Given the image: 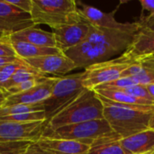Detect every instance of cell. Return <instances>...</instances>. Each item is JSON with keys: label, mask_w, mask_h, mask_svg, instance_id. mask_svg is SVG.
<instances>
[{"label": "cell", "mask_w": 154, "mask_h": 154, "mask_svg": "<svg viewBox=\"0 0 154 154\" xmlns=\"http://www.w3.org/2000/svg\"><path fill=\"white\" fill-rule=\"evenodd\" d=\"M136 32L94 27L88 37L64 54L84 69L123 54L132 44Z\"/></svg>", "instance_id": "obj_1"}, {"label": "cell", "mask_w": 154, "mask_h": 154, "mask_svg": "<svg viewBox=\"0 0 154 154\" xmlns=\"http://www.w3.org/2000/svg\"><path fill=\"white\" fill-rule=\"evenodd\" d=\"M104 106V118L112 131L121 138H126L149 129L152 106H130L114 103L100 97Z\"/></svg>", "instance_id": "obj_2"}, {"label": "cell", "mask_w": 154, "mask_h": 154, "mask_svg": "<svg viewBox=\"0 0 154 154\" xmlns=\"http://www.w3.org/2000/svg\"><path fill=\"white\" fill-rule=\"evenodd\" d=\"M104 106L94 89L86 88L72 103L55 116L43 131H52L60 127L104 118Z\"/></svg>", "instance_id": "obj_3"}, {"label": "cell", "mask_w": 154, "mask_h": 154, "mask_svg": "<svg viewBox=\"0 0 154 154\" xmlns=\"http://www.w3.org/2000/svg\"><path fill=\"white\" fill-rule=\"evenodd\" d=\"M79 14L73 0H32L31 17L34 25L45 24L52 30L64 25Z\"/></svg>", "instance_id": "obj_4"}, {"label": "cell", "mask_w": 154, "mask_h": 154, "mask_svg": "<svg viewBox=\"0 0 154 154\" xmlns=\"http://www.w3.org/2000/svg\"><path fill=\"white\" fill-rule=\"evenodd\" d=\"M83 80L84 71L59 78L51 96L43 102L45 125L86 89Z\"/></svg>", "instance_id": "obj_5"}, {"label": "cell", "mask_w": 154, "mask_h": 154, "mask_svg": "<svg viewBox=\"0 0 154 154\" xmlns=\"http://www.w3.org/2000/svg\"><path fill=\"white\" fill-rule=\"evenodd\" d=\"M138 59L125 51L118 58L92 65L84 69L83 85L86 88L95 89L99 86L118 79Z\"/></svg>", "instance_id": "obj_6"}, {"label": "cell", "mask_w": 154, "mask_h": 154, "mask_svg": "<svg viewBox=\"0 0 154 154\" xmlns=\"http://www.w3.org/2000/svg\"><path fill=\"white\" fill-rule=\"evenodd\" d=\"M113 133L105 118L65 125L52 131H43L42 137L79 142L90 145L100 136Z\"/></svg>", "instance_id": "obj_7"}, {"label": "cell", "mask_w": 154, "mask_h": 154, "mask_svg": "<svg viewBox=\"0 0 154 154\" xmlns=\"http://www.w3.org/2000/svg\"><path fill=\"white\" fill-rule=\"evenodd\" d=\"M94 27L79 11V15L75 19L52 30L56 47L64 53L84 42L91 33Z\"/></svg>", "instance_id": "obj_8"}, {"label": "cell", "mask_w": 154, "mask_h": 154, "mask_svg": "<svg viewBox=\"0 0 154 154\" xmlns=\"http://www.w3.org/2000/svg\"><path fill=\"white\" fill-rule=\"evenodd\" d=\"M77 4L81 14L97 28L137 32L142 27V23L139 21L134 23H120L116 21L115 14L117 9L107 13L103 12L92 5H86L82 2H77Z\"/></svg>", "instance_id": "obj_9"}, {"label": "cell", "mask_w": 154, "mask_h": 154, "mask_svg": "<svg viewBox=\"0 0 154 154\" xmlns=\"http://www.w3.org/2000/svg\"><path fill=\"white\" fill-rule=\"evenodd\" d=\"M44 122L14 123L0 120V142L37 143L42 136Z\"/></svg>", "instance_id": "obj_10"}, {"label": "cell", "mask_w": 154, "mask_h": 154, "mask_svg": "<svg viewBox=\"0 0 154 154\" xmlns=\"http://www.w3.org/2000/svg\"><path fill=\"white\" fill-rule=\"evenodd\" d=\"M31 14L9 4L0 1V36H11L33 26Z\"/></svg>", "instance_id": "obj_11"}, {"label": "cell", "mask_w": 154, "mask_h": 154, "mask_svg": "<svg viewBox=\"0 0 154 154\" xmlns=\"http://www.w3.org/2000/svg\"><path fill=\"white\" fill-rule=\"evenodd\" d=\"M59 78L60 77H45L35 87L23 93L8 96L2 107L19 104L43 103L51 96Z\"/></svg>", "instance_id": "obj_12"}, {"label": "cell", "mask_w": 154, "mask_h": 154, "mask_svg": "<svg viewBox=\"0 0 154 154\" xmlns=\"http://www.w3.org/2000/svg\"><path fill=\"white\" fill-rule=\"evenodd\" d=\"M24 60L30 67L46 77L47 75H56L57 77L60 75H65L77 69L75 63L64 53Z\"/></svg>", "instance_id": "obj_13"}, {"label": "cell", "mask_w": 154, "mask_h": 154, "mask_svg": "<svg viewBox=\"0 0 154 154\" xmlns=\"http://www.w3.org/2000/svg\"><path fill=\"white\" fill-rule=\"evenodd\" d=\"M125 154H147L154 152V130L147 129L121 139Z\"/></svg>", "instance_id": "obj_14"}, {"label": "cell", "mask_w": 154, "mask_h": 154, "mask_svg": "<svg viewBox=\"0 0 154 154\" xmlns=\"http://www.w3.org/2000/svg\"><path fill=\"white\" fill-rule=\"evenodd\" d=\"M36 143L53 154H87L89 150L88 144L71 140L42 137Z\"/></svg>", "instance_id": "obj_15"}, {"label": "cell", "mask_w": 154, "mask_h": 154, "mask_svg": "<svg viewBox=\"0 0 154 154\" xmlns=\"http://www.w3.org/2000/svg\"><path fill=\"white\" fill-rule=\"evenodd\" d=\"M126 51L135 58L154 56V30L142 24Z\"/></svg>", "instance_id": "obj_16"}, {"label": "cell", "mask_w": 154, "mask_h": 154, "mask_svg": "<svg viewBox=\"0 0 154 154\" xmlns=\"http://www.w3.org/2000/svg\"><path fill=\"white\" fill-rule=\"evenodd\" d=\"M11 41L23 42L42 47H56V42L52 32H47L36 25L22 30L10 36Z\"/></svg>", "instance_id": "obj_17"}, {"label": "cell", "mask_w": 154, "mask_h": 154, "mask_svg": "<svg viewBox=\"0 0 154 154\" xmlns=\"http://www.w3.org/2000/svg\"><path fill=\"white\" fill-rule=\"evenodd\" d=\"M122 77H133L139 85L143 86L154 83V56L139 58Z\"/></svg>", "instance_id": "obj_18"}, {"label": "cell", "mask_w": 154, "mask_h": 154, "mask_svg": "<svg viewBox=\"0 0 154 154\" xmlns=\"http://www.w3.org/2000/svg\"><path fill=\"white\" fill-rule=\"evenodd\" d=\"M121 139L114 132L100 136L89 145L87 154H125L121 145Z\"/></svg>", "instance_id": "obj_19"}, {"label": "cell", "mask_w": 154, "mask_h": 154, "mask_svg": "<svg viewBox=\"0 0 154 154\" xmlns=\"http://www.w3.org/2000/svg\"><path fill=\"white\" fill-rule=\"evenodd\" d=\"M12 43L16 56L22 60L34 59L48 55H56L63 53L57 47H42L16 41H12Z\"/></svg>", "instance_id": "obj_20"}, {"label": "cell", "mask_w": 154, "mask_h": 154, "mask_svg": "<svg viewBox=\"0 0 154 154\" xmlns=\"http://www.w3.org/2000/svg\"><path fill=\"white\" fill-rule=\"evenodd\" d=\"M94 90L98 96L116 104L130 106H154V103L152 102H148L145 100L138 99L122 89L103 88V89H94Z\"/></svg>", "instance_id": "obj_21"}, {"label": "cell", "mask_w": 154, "mask_h": 154, "mask_svg": "<svg viewBox=\"0 0 154 154\" xmlns=\"http://www.w3.org/2000/svg\"><path fill=\"white\" fill-rule=\"evenodd\" d=\"M46 76L41 74L40 72H38L37 70H35L34 69H32V67H30L29 65L24 67V68H22L20 69H18L14 75L13 77L6 82L5 83L1 88L5 91L10 89L11 88L16 86V85H19L21 83H23L25 81H28V80H40L43 78H45Z\"/></svg>", "instance_id": "obj_22"}, {"label": "cell", "mask_w": 154, "mask_h": 154, "mask_svg": "<svg viewBox=\"0 0 154 154\" xmlns=\"http://www.w3.org/2000/svg\"><path fill=\"white\" fill-rule=\"evenodd\" d=\"M40 111H44L43 103L19 104V105H14V106H10L1 107L0 108V117L14 116V115H22V114H27V113H33V112H40Z\"/></svg>", "instance_id": "obj_23"}, {"label": "cell", "mask_w": 154, "mask_h": 154, "mask_svg": "<svg viewBox=\"0 0 154 154\" xmlns=\"http://www.w3.org/2000/svg\"><path fill=\"white\" fill-rule=\"evenodd\" d=\"M26 66H28V64L25 62L24 60L17 58L14 61L10 62L0 68V88L5 83H6L18 69Z\"/></svg>", "instance_id": "obj_24"}, {"label": "cell", "mask_w": 154, "mask_h": 154, "mask_svg": "<svg viewBox=\"0 0 154 154\" xmlns=\"http://www.w3.org/2000/svg\"><path fill=\"white\" fill-rule=\"evenodd\" d=\"M30 142H0V154H22L30 146Z\"/></svg>", "instance_id": "obj_25"}, {"label": "cell", "mask_w": 154, "mask_h": 154, "mask_svg": "<svg viewBox=\"0 0 154 154\" xmlns=\"http://www.w3.org/2000/svg\"><path fill=\"white\" fill-rule=\"evenodd\" d=\"M124 91H125L126 93L130 94L131 96L138 98V99H142V100H145L148 102H152L154 103V101L152 100V98L151 97L146 86L143 85H135L134 87H130L125 89H122Z\"/></svg>", "instance_id": "obj_26"}, {"label": "cell", "mask_w": 154, "mask_h": 154, "mask_svg": "<svg viewBox=\"0 0 154 154\" xmlns=\"http://www.w3.org/2000/svg\"><path fill=\"white\" fill-rule=\"evenodd\" d=\"M17 57L9 36H0V58Z\"/></svg>", "instance_id": "obj_27"}, {"label": "cell", "mask_w": 154, "mask_h": 154, "mask_svg": "<svg viewBox=\"0 0 154 154\" xmlns=\"http://www.w3.org/2000/svg\"><path fill=\"white\" fill-rule=\"evenodd\" d=\"M44 79V78H43ZM42 79L40 80H28V81H25L23 83H21L19 85H16L13 88H11L10 89L6 90L5 91V94H6V97L8 96H11V95H16V94H20V93H23L27 90H29L30 88L35 87Z\"/></svg>", "instance_id": "obj_28"}, {"label": "cell", "mask_w": 154, "mask_h": 154, "mask_svg": "<svg viewBox=\"0 0 154 154\" xmlns=\"http://www.w3.org/2000/svg\"><path fill=\"white\" fill-rule=\"evenodd\" d=\"M9 4L18 7L19 9L26 12L31 13L32 10V0H6Z\"/></svg>", "instance_id": "obj_29"}, {"label": "cell", "mask_w": 154, "mask_h": 154, "mask_svg": "<svg viewBox=\"0 0 154 154\" xmlns=\"http://www.w3.org/2000/svg\"><path fill=\"white\" fill-rule=\"evenodd\" d=\"M22 154H53L50 152H47L42 149L36 143H32L30 146L26 149V151Z\"/></svg>", "instance_id": "obj_30"}, {"label": "cell", "mask_w": 154, "mask_h": 154, "mask_svg": "<svg viewBox=\"0 0 154 154\" xmlns=\"http://www.w3.org/2000/svg\"><path fill=\"white\" fill-rule=\"evenodd\" d=\"M143 11H148L150 15L148 17H154V0H140L139 1Z\"/></svg>", "instance_id": "obj_31"}, {"label": "cell", "mask_w": 154, "mask_h": 154, "mask_svg": "<svg viewBox=\"0 0 154 154\" xmlns=\"http://www.w3.org/2000/svg\"><path fill=\"white\" fill-rule=\"evenodd\" d=\"M140 23L143 25H144V26H146L152 30H154V17H148L147 16L145 18H142L140 20Z\"/></svg>", "instance_id": "obj_32"}, {"label": "cell", "mask_w": 154, "mask_h": 154, "mask_svg": "<svg viewBox=\"0 0 154 154\" xmlns=\"http://www.w3.org/2000/svg\"><path fill=\"white\" fill-rule=\"evenodd\" d=\"M18 57H5V58H0V68H2L3 66L14 61Z\"/></svg>", "instance_id": "obj_33"}, {"label": "cell", "mask_w": 154, "mask_h": 154, "mask_svg": "<svg viewBox=\"0 0 154 154\" xmlns=\"http://www.w3.org/2000/svg\"><path fill=\"white\" fill-rule=\"evenodd\" d=\"M146 88H147V90H148V92H149L151 97L152 98V100L154 101V83L146 86Z\"/></svg>", "instance_id": "obj_34"}, {"label": "cell", "mask_w": 154, "mask_h": 154, "mask_svg": "<svg viewBox=\"0 0 154 154\" xmlns=\"http://www.w3.org/2000/svg\"><path fill=\"white\" fill-rule=\"evenodd\" d=\"M149 129L154 130V112L152 113L151 117H150V121H149Z\"/></svg>", "instance_id": "obj_35"}, {"label": "cell", "mask_w": 154, "mask_h": 154, "mask_svg": "<svg viewBox=\"0 0 154 154\" xmlns=\"http://www.w3.org/2000/svg\"><path fill=\"white\" fill-rule=\"evenodd\" d=\"M6 94H5V91L4 92V93H1L0 94V108L3 106V105H4V103H5V99H6Z\"/></svg>", "instance_id": "obj_36"}, {"label": "cell", "mask_w": 154, "mask_h": 154, "mask_svg": "<svg viewBox=\"0 0 154 154\" xmlns=\"http://www.w3.org/2000/svg\"><path fill=\"white\" fill-rule=\"evenodd\" d=\"M4 92H5V90H3V89L0 88V94H1V93H4Z\"/></svg>", "instance_id": "obj_37"}, {"label": "cell", "mask_w": 154, "mask_h": 154, "mask_svg": "<svg viewBox=\"0 0 154 154\" xmlns=\"http://www.w3.org/2000/svg\"><path fill=\"white\" fill-rule=\"evenodd\" d=\"M147 154H154V152H151V153H147Z\"/></svg>", "instance_id": "obj_38"}]
</instances>
